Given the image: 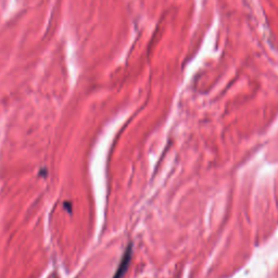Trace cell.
Here are the masks:
<instances>
[{
	"label": "cell",
	"mask_w": 278,
	"mask_h": 278,
	"mask_svg": "<svg viewBox=\"0 0 278 278\" xmlns=\"http://www.w3.org/2000/svg\"><path fill=\"white\" fill-rule=\"evenodd\" d=\"M131 251H133V249H131V243H129L128 247L126 248V250H125L123 256H122L121 262H120V265L117 266V269H116V272H115V274H114L113 278H123L124 277V275L126 274V272H127V269H128L129 263H131Z\"/></svg>",
	"instance_id": "6da1fadb"
}]
</instances>
